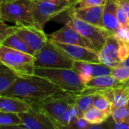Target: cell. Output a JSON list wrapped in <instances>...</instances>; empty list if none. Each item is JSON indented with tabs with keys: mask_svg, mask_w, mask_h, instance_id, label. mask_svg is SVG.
<instances>
[{
	"mask_svg": "<svg viewBox=\"0 0 129 129\" xmlns=\"http://www.w3.org/2000/svg\"><path fill=\"white\" fill-rule=\"evenodd\" d=\"M31 105L44 112L57 129L71 128L76 119L82 117L74 104L73 92L61 90Z\"/></svg>",
	"mask_w": 129,
	"mask_h": 129,
	"instance_id": "6da1fadb",
	"label": "cell"
},
{
	"mask_svg": "<svg viewBox=\"0 0 129 129\" xmlns=\"http://www.w3.org/2000/svg\"><path fill=\"white\" fill-rule=\"evenodd\" d=\"M61 91L48 79L37 75L18 76L2 94L18 98L30 104Z\"/></svg>",
	"mask_w": 129,
	"mask_h": 129,
	"instance_id": "7a4b0ae2",
	"label": "cell"
},
{
	"mask_svg": "<svg viewBox=\"0 0 129 129\" xmlns=\"http://www.w3.org/2000/svg\"><path fill=\"white\" fill-rule=\"evenodd\" d=\"M34 74L43 77L64 91L76 92L85 88L79 74L73 69L39 68L36 67Z\"/></svg>",
	"mask_w": 129,
	"mask_h": 129,
	"instance_id": "3957f363",
	"label": "cell"
},
{
	"mask_svg": "<svg viewBox=\"0 0 129 129\" xmlns=\"http://www.w3.org/2000/svg\"><path fill=\"white\" fill-rule=\"evenodd\" d=\"M35 67L73 69L75 60L70 58L54 42L48 39L42 49L34 54Z\"/></svg>",
	"mask_w": 129,
	"mask_h": 129,
	"instance_id": "277c9868",
	"label": "cell"
},
{
	"mask_svg": "<svg viewBox=\"0 0 129 129\" xmlns=\"http://www.w3.org/2000/svg\"><path fill=\"white\" fill-rule=\"evenodd\" d=\"M76 0H42L33 1L32 14L34 25L44 29L45 25L52 18L68 11Z\"/></svg>",
	"mask_w": 129,
	"mask_h": 129,
	"instance_id": "5b68a950",
	"label": "cell"
},
{
	"mask_svg": "<svg viewBox=\"0 0 129 129\" xmlns=\"http://www.w3.org/2000/svg\"><path fill=\"white\" fill-rule=\"evenodd\" d=\"M0 62L19 76H31L35 71V57L2 44L0 45Z\"/></svg>",
	"mask_w": 129,
	"mask_h": 129,
	"instance_id": "8992f818",
	"label": "cell"
},
{
	"mask_svg": "<svg viewBox=\"0 0 129 129\" xmlns=\"http://www.w3.org/2000/svg\"><path fill=\"white\" fill-rule=\"evenodd\" d=\"M32 2L30 0H6L0 5L1 21L11 22L16 26L34 25Z\"/></svg>",
	"mask_w": 129,
	"mask_h": 129,
	"instance_id": "52a82bcc",
	"label": "cell"
},
{
	"mask_svg": "<svg viewBox=\"0 0 129 129\" xmlns=\"http://www.w3.org/2000/svg\"><path fill=\"white\" fill-rule=\"evenodd\" d=\"M68 15L70 20H68L67 24L72 26L85 38L98 52L104 46L107 36L112 33L105 28L87 23L70 12Z\"/></svg>",
	"mask_w": 129,
	"mask_h": 129,
	"instance_id": "ba28073f",
	"label": "cell"
},
{
	"mask_svg": "<svg viewBox=\"0 0 129 129\" xmlns=\"http://www.w3.org/2000/svg\"><path fill=\"white\" fill-rule=\"evenodd\" d=\"M18 114L21 119V124L17 128L57 129L44 112L32 105L28 111Z\"/></svg>",
	"mask_w": 129,
	"mask_h": 129,
	"instance_id": "9c48e42d",
	"label": "cell"
},
{
	"mask_svg": "<svg viewBox=\"0 0 129 129\" xmlns=\"http://www.w3.org/2000/svg\"><path fill=\"white\" fill-rule=\"evenodd\" d=\"M15 33L35 51V54L42 49L48 40V36L44 29L34 25L16 26Z\"/></svg>",
	"mask_w": 129,
	"mask_h": 129,
	"instance_id": "30bf717a",
	"label": "cell"
},
{
	"mask_svg": "<svg viewBox=\"0 0 129 129\" xmlns=\"http://www.w3.org/2000/svg\"><path fill=\"white\" fill-rule=\"evenodd\" d=\"M53 42L57 46H58L63 51H64L70 58L75 61H81L91 63H102L98 52L94 49L78 45L64 44L55 41Z\"/></svg>",
	"mask_w": 129,
	"mask_h": 129,
	"instance_id": "8fae6325",
	"label": "cell"
},
{
	"mask_svg": "<svg viewBox=\"0 0 129 129\" xmlns=\"http://www.w3.org/2000/svg\"><path fill=\"white\" fill-rule=\"evenodd\" d=\"M48 36V39L57 42L70 45H78L94 49L93 45L85 38H84L79 33H78L75 29H73L68 24H66L64 26Z\"/></svg>",
	"mask_w": 129,
	"mask_h": 129,
	"instance_id": "7c38bea8",
	"label": "cell"
},
{
	"mask_svg": "<svg viewBox=\"0 0 129 129\" xmlns=\"http://www.w3.org/2000/svg\"><path fill=\"white\" fill-rule=\"evenodd\" d=\"M119 47V42L113 35L108 36L104 46L98 51L101 63L112 68L119 66L121 62L118 54Z\"/></svg>",
	"mask_w": 129,
	"mask_h": 129,
	"instance_id": "4fadbf2b",
	"label": "cell"
},
{
	"mask_svg": "<svg viewBox=\"0 0 129 129\" xmlns=\"http://www.w3.org/2000/svg\"><path fill=\"white\" fill-rule=\"evenodd\" d=\"M103 10L104 6H95L83 8H78L72 6L68 11L87 23L104 27L102 20Z\"/></svg>",
	"mask_w": 129,
	"mask_h": 129,
	"instance_id": "5bb4252c",
	"label": "cell"
},
{
	"mask_svg": "<svg viewBox=\"0 0 129 129\" xmlns=\"http://www.w3.org/2000/svg\"><path fill=\"white\" fill-rule=\"evenodd\" d=\"M117 5L118 0H107L103 10L104 27L112 34L120 27L117 19Z\"/></svg>",
	"mask_w": 129,
	"mask_h": 129,
	"instance_id": "9a60e30c",
	"label": "cell"
},
{
	"mask_svg": "<svg viewBox=\"0 0 129 129\" xmlns=\"http://www.w3.org/2000/svg\"><path fill=\"white\" fill-rule=\"evenodd\" d=\"M31 104L13 96L0 94V110L20 113L28 111Z\"/></svg>",
	"mask_w": 129,
	"mask_h": 129,
	"instance_id": "2e32d148",
	"label": "cell"
},
{
	"mask_svg": "<svg viewBox=\"0 0 129 129\" xmlns=\"http://www.w3.org/2000/svg\"><path fill=\"white\" fill-rule=\"evenodd\" d=\"M121 81L116 79L113 76H99L92 78L85 84V87L90 88L95 91H102L110 88H113L120 84Z\"/></svg>",
	"mask_w": 129,
	"mask_h": 129,
	"instance_id": "e0dca14e",
	"label": "cell"
},
{
	"mask_svg": "<svg viewBox=\"0 0 129 129\" xmlns=\"http://www.w3.org/2000/svg\"><path fill=\"white\" fill-rule=\"evenodd\" d=\"M2 45L8 46L9 48H11L13 49L29 54L34 56L35 51L15 33H12L10 34L2 43Z\"/></svg>",
	"mask_w": 129,
	"mask_h": 129,
	"instance_id": "ac0fdd59",
	"label": "cell"
},
{
	"mask_svg": "<svg viewBox=\"0 0 129 129\" xmlns=\"http://www.w3.org/2000/svg\"><path fill=\"white\" fill-rule=\"evenodd\" d=\"M111 115L101 111L94 106L90 107L84 113L82 117L90 125H102L110 117Z\"/></svg>",
	"mask_w": 129,
	"mask_h": 129,
	"instance_id": "d6986e66",
	"label": "cell"
},
{
	"mask_svg": "<svg viewBox=\"0 0 129 129\" xmlns=\"http://www.w3.org/2000/svg\"><path fill=\"white\" fill-rule=\"evenodd\" d=\"M73 94H74V104L82 117L83 113L90 107L92 106L94 94L84 92L82 90H80L76 92H73Z\"/></svg>",
	"mask_w": 129,
	"mask_h": 129,
	"instance_id": "ffe728a7",
	"label": "cell"
},
{
	"mask_svg": "<svg viewBox=\"0 0 129 129\" xmlns=\"http://www.w3.org/2000/svg\"><path fill=\"white\" fill-rule=\"evenodd\" d=\"M19 76L0 62V94H2Z\"/></svg>",
	"mask_w": 129,
	"mask_h": 129,
	"instance_id": "44dd1931",
	"label": "cell"
},
{
	"mask_svg": "<svg viewBox=\"0 0 129 129\" xmlns=\"http://www.w3.org/2000/svg\"><path fill=\"white\" fill-rule=\"evenodd\" d=\"M21 124V119L18 113L0 110V128H14Z\"/></svg>",
	"mask_w": 129,
	"mask_h": 129,
	"instance_id": "7402d4cb",
	"label": "cell"
},
{
	"mask_svg": "<svg viewBox=\"0 0 129 129\" xmlns=\"http://www.w3.org/2000/svg\"><path fill=\"white\" fill-rule=\"evenodd\" d=\"M93 64L94 63L81 62V61H75L74 63L73 70H74L79 74L80 79L84 84H85L86 82H88L89 80L92 79L91 72H92Z\"/></svg>",
	"mask_w": 129,
	"mask_h": 129,
	"instance_id": "603a6c76",
	"label": "cell"
},
{
	"mask_svg": "<svg viewBox=\"0 0 129 129\" xmlns=\"http://www.w3.org/2000/svg\"><path fill=\"white\" fill-rule=\"evenodd\" d=\"M92 106L100 110L101 111L105 112L111 115V113H112L111 102L107 98V96L105 95L101 91H96L94 93Z\"/></svg>",
	"mask_w": 129,
	"mask_h": 129,
	"instance_id": "cb8c5ba5",
	"label": "cell"
},
{
	"mask_svg": "<svg viewBox=\"0 0 129 129\" xmlns=\"http://www.w3.org/2000/svg\"><path fill=\"white\" fill-rule=\"evenodd\" d=\"M111 117L115 122H124L129 125V102L112 110Z\"/></svg>",
	"mask_w": 129,
	"mask_h": 129,
	"instance_id": "d4e9b609",
	"label": "cell"
},
{
	"mask_svg": "<svg viewBox=\"0 0 129 129\" xmlns=\"http://www.w3.org/2000/svg\"><path fill=\"white\" fill-rule=\"evenodd\" d=\"M112 70V67L104 63H94L91 72V76L92 78H95L99 76H111Z\"/></svg>",
	"mask_w": 129,
	"mask_h": 129,
	"instance_id": "484cf974",
	"label": "cell"
},
{
	"mask_svg": "<svg viewBox=\"0 0 129 129\" xmlns=\"http://www.w3.org/2000/svg\"><path fill=\"white\" fill-rule=\"evenodd\" d=\"M107 2V0H76L73 6L78 8L95 6H104Z\"/></svg>",
	"mask_w": 129,
	"mask_h": 129,
	"instance_id": "4316f807",
	"label": "cell"
},
{
	"mask_svg": "<svg viewBox=\"0 0 129 129\" xmlns=\"http://www.w3.org/2000/svg\"><path fill=\"white\" fill-rule=\"evenodd\" d=\"M111 76L119 81H123L129 79V67L119 66L113 68Z\"/></svg>",
	"mask_w": 129,
	"mask_h": 129,
	"instance_id": "83f0119b",
	"label": "cell"
},
{
	"mask_svg": "<svg viewBox=\"0 0 129 129\" xmlns=\"http://www.w3.org/2000/svg\"><path fill=\"white\" fill-rule=\"evenodd\" d=\"M16 26H10L4 21H0V45L12 33L15 32Z\"/></svg>",
	"mask_w": 129,
	"mask_h": 129,
	"instance_id": "f1b7e54d",
	"label": "cell"
},
{
	"mask_svg": "<svg viewBox=\"0 0 129 129\" xmlns=\"http://www.w3.org/2000/svg\"><path fill=\"white\" fill-rule=\"evenodd\" d=\"M113 35L119 42H125L129 44V28L128 27L120 26L113 33Z\"/></svg>",
	"mask_w": 129,
	"mask_h": 129,
	"instance_id": "f546056e",
	"label": "cell"
},
{
	"mask_svg": "<svg viewBox=\"0 0 129 129\" xmlns=\"http://www.w3.org/2000/svg\"><path fill=\"white\" fill-rule=\"evenodd\" d=\"M117 19L121 27L129 28V21L128 16L125 10L122 7V5L119 3V2H118V5H117Z\"/></svg>",
	"mask_w": 129,
	"mask_h": 129,
	"instance_id": "4dcf8cb0",
	"label": "cell"
},
{
	"mask_svg": "<svg viewBox=\"0 0 129 129\" xmlns=\"http://www.w3.org/2000/svg\"><path fill=\"white\" fill-rule=\"evenodd\" d=\"M119 58L120 62L125 60L129 56V44L125 42H119Z\"/></svg>",
	"mask_w": 129,
	"mask_h": 129,
	"instance_id": "1f68e13d",
	"label": "cell"
},
{
	"mask_svg": "<svg viewBox=\"0 0 129 129\" xmlns=\"http://www.w3.org/2000/svg\"><path fill=\"white\" fill-rule=\"evenodd\" d=\"M107 127L113 129H129V125L124 123V122H115L113 119L112 121L109 120V119L106 121Z\"/></svg>",
	"mask_w": 129,
	"mask_h": 129,
	"instance_id": "d6a6232c",
	"label": "cell"
},
{
	"mask_svg": "<svg viewBox=\"0 0 129 129\" xmlns=\"http://www.w3.org/2000/svg\"><path fill=\"white\" fill-rule=\"evenodd\" d=\"M90 124L83 118V117H80L76 119V121L73 122V125L71 128H88Z\"/></svg>",
	"mask_w": 129,
	"mask_h": 129,
	"instance_id": "836d02e7",
	"label": "cell"
},
{
	"mask_svg": "<svg viewBox=\"0 0 129 129\" xmlns=\"http://www.w3.org/2000/svg\"><path fill=\"white\" fill-rule=\"evenodd\" d=\"M118 2L125 10L129 21V0H118Z\"/></svg>",
	"mask_w": 129,
	"mask_h": 129,
	"instance_id": "e575fe53",
	"label": "cell"
},
{
	"mask_svg": "<svg viewBox=\"0 0 129 129\" xmlns=\"http://www.w3.org/2000/svg\"><path fill=\"white\" fill-rule=\"evenodd\" d=\"M89 129H104L105 127L104 126H102L101 125H90Z\"/></svg>",
	"mask_w": 129,
	"mask_h": 129,
	"instance_id": "d590c367",
	"label": "cell"
},
{
	"mask_svg": "<svg viewBox=\"0 0 129 129\" xmlns=\"http://www.w3.org/2000/svg\"><path fill=\"white\" fill-rule=\"evenodd\" d=\"M119 66H122V67H129V56L123 61H122L119 64ZM119 67V66H118Z\"/></svg>",
	"mask_w": 129,
	"mask_h": 129,
	"instance_id": "8d00e7d4",
	"label": "cell"
},
{
	"mask_svg": "<svg viewBox=\"0 0 129 129\" xmlns=\"http://www.w3.org/2000/svg\"><path fill=\"white\" fill-rule=\"evenodd\" d=\"M6 0H0V5L2 4V3H3L4 2H5Z\"/></svg>",
	"mask_w": 129,
	"mask_h": 129,
	"instance_id": "74e56055",
	"label": "cell"
},
{
	"mask_svg": "<svg viewBox=\"0 0 129 129\" xmlns=\"http://www.w3.org/2000/svg\"><path fill=\"white\" fill-rule=\"evenodd\" d=\"M8 1H13V0H8ZM30 1H42V0H30Z\"/></svg>",
	"mask_w": 129,
	"mask_h": 129,
	"instance_id": "f35d334b",
	"label": "cell"
},
{
	"mask_svg": "<svg viewBox=\"0 0 129 129\" xmlns=\"http://www.w3.org/2000/svg\"><path fill=\"white\" fill-rule=\"evenodd\" d=\"M0 21H1V7H0Z\"/></svg>",
	"mask_w": 129,
	"mask_h": 129,
	"instance_id": "ab89813d",
	"label": "cell"
}]
</instances>
